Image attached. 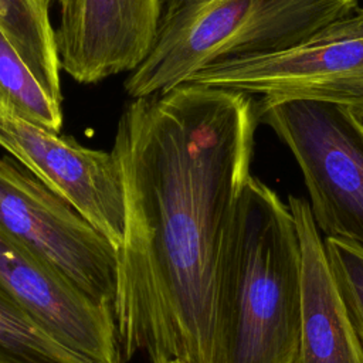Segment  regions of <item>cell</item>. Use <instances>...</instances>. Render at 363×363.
<instances>
[{"mask_svg":"<svg viewBox=\"0 0 363 363\" xmlns=\"http://www.w3.org/2000/svg\"><path fill=\"white\" fill-rule=\"evenodd\" d=\"M0 146L119 248L125 199L111 152L85 147L72 138L14 116H0Z\"/></svg>","mask_w":363,"mask_h":363,"instance_id":"52a82bcc","label":"cell"},{"mask_svg":"<svg viewBox=\"0 0 363 363\" xmlns=\"http://www.w3.org/2000/svg\"><path fill=\"white\" fill-rule=\"evenodd\" d=\"M0 363H92L74 353L0 289Z\"/></svg>","mask_w":363,"mask_h":363,"instance_id":"4fadbf2b","label":"cell"},{"mask_svg":"<svg viewBox=\"0 0 363 363\" xmlns=\"http://www.w3.org/2000/svg\"><path fill=\"white\" fill-rule=\"evenodd\" d=\"M323 241L332 275L363 347V251L340 240Z\"/></svg>","mask_w":363,"mask_h":363,"instance_id":"5bb4252c","label":"cell"},{"mask_svg":"<svg viewBox=\"0 0 363 363\" xmlns=\"http://www.w3.org/2000/svg\"><path fill=\"white\" fill-rule=\"evenodd\" d=\"M184 84L241 91L267 101L335 104L363 125V7L288 50L213 64Z\"/></svg>","mask_w":363,"mask_h":363,"instance_id":"5b68a950","label":"cell"},{"mask_svg":"<svg viewBox=\"0 0 363 363\" xmlns=\"http://www.w3.org/2000/svg\"><path fill=\"white\" fill-rule=\"evenodd\" d=\"M0 231L113 308L116 250L72 206L0 156Z\"/></svg>","mask_w":363,"mask_h":363,"instance_id":"8992f818","label":"cell"},{"mask_svg":"<svg viewBox=\"0 0 363 363\" xmlns=\"http://www.w3.org/2000/svg\"><path fill=\"white\" fill-rule=\"evenodd\" d=\"M162 363H184V362L177 360V359H173V360H167V362H162Z\"/></svg>","mask_w":363,"mask_h":363,"instance_id":"9a60e30c","label":"cell"},{"mask_svg":"<svg viewBox=\"0 0 363 363\" xmlns=\"http://www.w3.org/2000/svg\"><path fill=\"white\" fill-rule=\"evenodd\" d=\"M302 265L301 326L295 363H363V347L328 261L309 201L289 196Z\"/></svg>","mask_w":363,"mask_h":363,"instance_id":"30bf717a","label":"cell"},{"mask_svg":"<svg viewBox=\"0 0 363 363\" xmlns=\"http://www.w3.org/2000/svg\"><path fill=\"white\" fill-rule=\"evenodd\" d=\"M257 116L296 159L318 230L363 251V125L316 101L259 99Z\"/></svg>","mask_w":363,"mask_h":363,"instance_id":"277c9868","label":"cell"},{"mask_svg":"<svg viewBox=\"0 0 363 363\" xmlns=\"http://www.w3.org/2000/svg\"><path fill=\"white\" fill-rule=\"evenodd\" d=\"M0 33L45 94L61 105V65L48 0H0Z\"/></svg>","mask_w":363,"mask_h":363,"instance_id":"8fae6325","label":"cell"},{"mask_svg":"<svg viewBox=\"0 0 363 363\" xmlns=\"http://www.w3.org/2000/svg\"><path fill=\"white\" fill-rule=\"evenodd\" d=\"M0 289L74 353L92 363H123L113 308L1 231Z\"/></svg>","mask_w":363,"mask_h":363,"instance_id":"ba28073f","label":"cell"},{"mask_svg":"<svg viewBox=\"0 0 363 363\" xmlns=\"http://www.w3.org/2000/svg\"><path fill=\"white\" fill-rule=\"evenodd\" d=\"M0 105V116H14L55 133L61 130V105L45 94L1 33Z\"/></svg>","mask_w":363,"mask_h":363,"instance_id":"7c38bea8","label":"cell"},{"mask_svg":"<svg viewBox=\"0 0 363 363\" xmlns=\"http://www.w3.org/2000/svg\"><path fill=\"white\" fill-rule=\"evenodd\" d=\"M302 265L294 216L250 176L225 231L217 277L218 363H295Z\"/></svg>","mask_w":363,"mask_h":363,"instance_id":"7a4b0ae2","label":"cell"},{"mask_svg":"<svg viewBox=\"0 0 363 363\" xmlns=\"http://www.w3.org/2000/svg\"><path fill=\"white\" fill-rule=\"evenodd\" d=\"M61 69L81 84L133 71L147 55L162 0H58Z\"/></svg>","mask_w":363,"mask_h":363,"instance_id":"9c48e42d","label":"cell"},{"mask_svg":"<svg viewBox=\"0 0 363 363\" xmlns=\"http://www.w3.org/2000/svg\"><path fill=\"white\" fill-rule=\"evenodd\" d=\"M359 0H162L153 44L129 72L132 99L172 89L213 64L281 52L349 14Z\"/></svg>","mask_w":363,"mask_h":363,"instance_id":"3957f363","label":"cell"},{"mask_svg":"<svg viewBox=\"0 0 363 363\" xmlns=\"http://www.w3.org/2000/svg\"><path fill=\"white\" fill-rule=\"evenodd\" d=\"M257 123L252 95L197 84L123 109L111 150L125 199L113 301L123 363H218V264Z\"/></svg>","mask_w":363,"mask_h":363,"instance_id":"6da1fadb","label":"cell"}]
</instances>
